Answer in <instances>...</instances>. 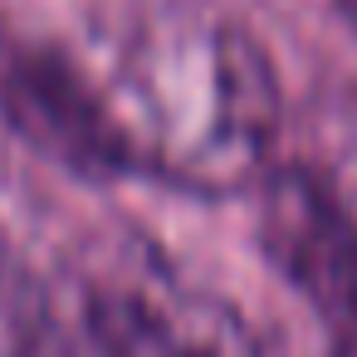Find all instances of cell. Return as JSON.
Instances as JSON below:
<instances>
[{"instance_id": "obj_1", "label": "cell", "mask_w": 357, "mask_h": 357, "mask_svg": "<svg viewBox=\"0 0 357 357\" xmlns=\"http://www.w3.org/2000/svg\"><path fill=\"white\" fill-rule=\"evenodd\" d=\"M128 176L235 196L274 176L279 74L255 30L211 0H147L89 59Z\"/></svg>"}, {"instance_id": "obj_2", "label": "cell", "mask_w": 357, "mask_h": 357, "mask_svg": "<svg viewBox=\"0 0 357 357\" xmlns=\"http://www.w3.org/2000/svg\"><path fill=\"white\" fill-rule=\"evenodd\" d=\"M74 289L89 357H264V337L240 303L147 240L98 245Z\"/></svg>"}, {"instance_id": "obj_3", "label": "cell", "mask_w": 357, "mask_h": 357, "mask_svg": "<svg viewBox=\"0 0 357 357\" xmlns=\"http://www.w3.org/2000/svg\"><path fill=\"white\" fill-rule=\"evenodd\" d=\"M259 245L289 289L357 352V211L323 176L289 167L264 181Z\"/></svg>"}, {"instance_id": "obj_4", "label": "cell", "mask_w": 357, "mask_h": 357, "mask_svg": "<svg viewBox=\"0 0 357 357\" xmlns=\"http://www.w3.org/2000/svg\"><path fill=\"white\" fill-rule=\"evenodd\" d=\"M0 113L10 128L74 176H128L123 142L89 59L54 45H15L0 54Z\"/></svg>"}, {"instance_id": "obj_5", "label": "cell", "mask_w": 357, "mask_h": 357, "mask_svg": "<svg viewBox=\"0 0 357 357\" xmlns=\"http://www.w3.org/2000/svg\"><path fill=\"white\" fill-rule=\"evenodd\" d=\"M0 357H84L79 323L64 318L54 289L0 225Z\"/></svg>"}, {"instance_id": "obj_6", "label": "cell", "mask_w": 357, "mask_h": 357, "mask_svg": "<svg viewBox=\"0 0 357 357\" xmlns=\"http://www.w3.org/2000/svg\"><path fill=\"white\" fill-rule=\"evenodd\" d=\"M337 15L347 20V30L357 35V0H337Z\"/></svg>"}]
</instances>
